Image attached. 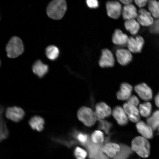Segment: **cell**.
<instances>
[{
  "instance_id": "obj_10",
  "label": "cell",
  "mask_w": 159,
  "mask_h": 159,
  "mask_svg": "<svg viewBox=\"0 0 159 159\" xmlns=\"http://www.w3.org/2000/svg\"><path fill=\"white\" fill-rule=\"evenodd\" d=\"M140 24L143 26H149L153 23V19L151 13L144 9H140L137 17Z\"/></svg>"
},
{
  "instance_id": "obj_2",
  "label": "cell",
  "mask_w": 159,
  "mask_h": 159,
  "mask_svg": "<svg viewBox=\"0 0 159 159\" xmlns=\"http://www.w3.org/2000/svg\"><path fill=\"white\" fill-rule=\"evenodd\" d=\"M6 50L7 57L11 58L21 55L24 51V46L21 39L17 36L11 37L6 45Z\"/></svg>"
},
{
  "instance_id": "obj_1",
  "label": "cell",
  "mask_w": 159,
  "mask_h": 159,
  "mask_svg": "<svg viewBox=\"0 0 159 159\" xmlns=\"http://www.w3.org/2000/svg\"><path fill=\"white\" fill-rule=\"evenodd\" d=\"M67 9V3L64 0H55L51 1L48 5L46 12L48 16L54 20L61 19Z\"/></svg>"
},
{
  "instance_id": "obj_24",
  "label": "cell",
  "mask_w": 159,
  "mask_h": 159,
  "mask_svg": "<svg viewBox=\"0 0 159 159\" xmlns=\"http://www.w3.org/2000/svg\"><path fill=\"white\" fill-rule=\"evenodd\" d=\"M4 108L3 106L1 107L0 109V139L1 141L6 138L9 134V132L7 129L5 122L3 119V114Z\"/></svg>"
},
{
  "instance_id": "obj_28",
  "label": "cell",
  "mask_w": 159,
  "mask_h": 159,
  "mask_svg": "<svg viewBox=\"0 0 159 159\" xmlns=\"http://www.w3.org/2000/svg\"><path fill=\"white\" fill-rule=\"evenodd\" d=\"M120 146V150L113 159H126L132 152L131 149L129 147L124 145Z\"/></svg>"
},
{
  "instance_id": "obj_39",
  "label": "cell",
  "mask_w": 159,
  "mask_h": 159,
  "mask_svg": "<svg viewBox=\"0 0 159 159\" xmlns=\"http://www.w3.org/2000/svg\"></svg>"
},
{
  "instance_id": "obj_32",
  "label": "cell",
  "mask_w": 159,
  "mask_h": 159,
  "mask_svg": "<svg viewBox=\"0 0 159 159\" xmlns=\"http://www.w3.org/2000/svg\"><path fill=\"white\" fill-rule=\"evenodd\" d=\"M99 121V127L103 130L106 133H108L111 128V123L104 120H98Z\"/></svg>"
},
{
  "instance_id": "obj_23",
  "label": "cell",
  "mask_w": 159,
  "mask_h": 159,
  "mask_svg": "<svg viewBox=\"0 0 159 159\" xmlns=\"http://www.w3.org/2000/svg\"><path fill=\"white\" fill-rule=\"evenodd\" d=\"M124 24L126 29L133 35H136L139 30L140 24L135 19L126 20Z\"/></svg>"
},
{
  "instance_id": "obj_29",
  "label": "cell",
  "mask_w": 159,
  "mask_h": 159,
  "mask_svg": "<svg viewBox=\"0 0 159 159\" xmlns=\"http://www.w3.org/2000/svg\"><path fill=\"white\" fill-rule=\"evenodd\" d=\"M152 109L151 103L149 102L140 105L139 110L140 115L143 117H147L150 115Z\"/></svg>"
},
{
  "instance_id": "obj_3",
  "label": "cell",
  "mask_w": 159,
  "mask_h": 159,
  "mask_svg": "<svg viewBox=\"0 0 159 159\" xmlns=\"http://www.w3.org/2000/svg\"><path fill=\"white\" fill-rule=\"evenodd\" d=\"M77 115L79 120L88 127L94 125L97 120L95 112L86 106L81 107L78 111Z\"/></svg>"
},
{
  "instance_id": "obj_34",
  "label": "cell",
  "mask_w": 159,
  "mask_h": 159,
  "mask_svg": "<svg viewBox=\"0 0 159 159\" xmlns=\"http://www.w3.org/2000/svg\"><path fill=\"white\" fill-rule=\"evenodd\" d=\"M127 103L134 106L136 107L139 104V100L135 96L131 95L127 100Z\"/></svg>"
},
{
  "instance_id": "obj_21",
  "label": "cell",
  "mask_w": 159,
  "mask_h": 159,
  "mask_svg": "<svg viewBox=\"0 0 159 159\" xmlns=\"http://www.w3.org/2000/svg\"><path fill=\"white\" fill-rule=\"evenodd\" d=\"M128 37L120 29H116L113 34L112 40L116 45H122L127 43Z\"/></svg>"
},
{
  "instance_id": "obj_37",
  "label": "cell",
  "mask_w": 159,
  "mask_h": 159,
  "mask_svg": "<svg viewBox=\"0 0 159 159\" xmlns=\"http://www.w3.org/2000/svg\"><path fill=\"white\" fill-rule=\"evenodd\" d=\"M155 101L156 105L159 108V92L155 97Z\"/></svg>"
},
{
  "instance_id": "obj_5",
  "label": "cell",
  "mask_w": 159,
  "mask_h": 159,
  "mask_svg": "<svg viewBox=\"0 0 159 159\" xmlns=\"http://www.w3.org/2000/svg\"><path fill=\"white\" fill-rule=\"evenodd\" d=\"M25 115V112L22 108L15 106L8 107L5 112L6 118L15 122H18L22 120Z\"/></svg>"
},
{
  "instance_id": "obj_33",
  "label": "cell",
  "mask_w": 159,
  "mask_h": 159,
  "mask_svg": "<svg viewBox=\"0 0 159 159\" xmlns=\"http://www.w3.org/2000/svg\"><path fill=\"white\" fill-rule=\"evenodd\" d=\"M89 137L87 135L82 132L77 133L76 136L78 140L82 144L85 143L87 141Z\"/></svg>"
},
{
  "instance_id": "obj_38",
  "label": "cell",
  "mask_w": 159,
  "mask_h": 159,
  "mask_svg": "<svg viewBox=\"0 0 159 159\" xmlns=\"http://www.w3.org/2000/svg\"><path fill=\"white\" fill-rule=\"evenodd\" d=\"M120 1L125 5L131 4L132 1L131 0H120Z\"/></svg>"
},
{
  "instance_id": "obj_25",
  "label": "cell",
  "mask_w": 159,
  "mask_h": 159,
  "mask_svg": "<svg viewBox=\"0 0 159 159\" xmlns=\"http://www.w3.org/2000/svg\"><path fill=\"white\" fill-rule=\"evenodd\" d=\"M148 8L152 16L159 18V1L151 0L148 1Z\"/></svg>"
},
{
  "instance_id": "obj_9",
  "label": "cell",
  "mask_w": 159,
  "mask_h": 159,
  "mask_svg": "<svg viewBox=\"0 0 159 159\" xmlns=\"http://www.w3.org/2000/svg\"><path fill=\"white\" fill-rule=\"evenodd\" d=\"M95 112L98 120H104L110 116L112 113L110 107L103 102H98L95 107Z\"/></svg>"
},
{
  "instance_id": "obj_35",
  "label": "cell",
  "mask_w": 159,
  "mask_h": 159,
  "mask_svg": "<svg viewBox=\"0 0 159 159\" xmlns=\"http://www.w3.org/2000/svg\"><path fill=\"white\" fill-rule=\"evenodd\" d=\"M87 6L91 8H95L99 6V3L96 0H87L86 1Z\"/></svg>"
},
{
  "instance_id": "obj_15",
  "label": "cell",
  "mask_w": 159,
  "mask_h": 159,
  "mask_svg": "<svg viewBox=\"0 0 159 159\" xmlns=\"http://www.w3.org/2000/svg\"><path fill=\"white\" fill-rule=\"evenodd\" d=\"M88 150L90 159H95L102 153L101 146L102 144H97L93 143L89 136L87 141L83 144Z\"/></svg>"
},
{
  "instance_id": "obj_6",
  "label": "cell",
  "mask_w": 159,
  "mask_h": 159,
  "mask_svg": "<svg viewBox=\"0 0 159 159\" xmlns=\"http://www.w3.org/2000/svg\"><path fill=\"white\" fill-rule=\"evenodd\" d=\"M106 9L108 16L113 19L119 18L122 12V6L119 2L116 1H107Z\"/></svg>"
},
{
  "instance_id": "obj_17",
  "label": "cell",
  "mask_w": 159,
  "mask_h": 159,
  "mask_svg": "<svg viewBox=\"0 0 159 159\" xmlns=\"http://www.w3.org/2000/svg\"><path fill=\"white\" fill-rule=\"evenodd\" d=\"M33 72L39 78H42L48 72V66L43 63L40 60H37L33 64L32 66Z\"/></svg>"
},
{
  "instance_id": "obj_4",
  "label": "cell",
  "mask_w": 159,
  "mask_h": 159,
  "mask_svg": "<svg viewBox=\"0 0 159 159\" xmlns=\"http://www.w3.org/2000/svg\"><path fill=\"white\" fill-rule=\"evenodd\" d=\"M150 144L146 138L142 137L135 138L132 143V149L139 155L143 157H148L150 153Z\"/></svg>"
},
{
  "instance_id": "obj_19",
  "label": "cell",
  "mask_w": 159,
  "mask_h": 159,
  "mask_svg": "<svg viewBox=\"0 0 159 159\" xmlns=\"http://www.w3.org/2000/svg\"><path fill=\"white\" fill-rule=\"evenodd\" d=\"M138 132L145 138L150 139L153 137L152 129L148 124L142 121H139L136 124Z\"/></svg>"
},
{
  "instance_id": "obj_31",
  "label": "cell",
  "mask_w": 159,
  "mask_h": 159,
  "mask_svg": "<svg viewBox=\"0 0 159 159\" xmlns=\"http://www.w3.org/2000/svg\"><path fill=\"white\" fill-rule=\"evenodd\" d=\"M74 154L77 159H85L87 155V153L84 149L77 147L74 150Z\"/></svg>"
},
{
  "instance_id": "obj_20",
  "label": "cell",
  "mask_w": 159,
  "mask_h": 159,
  "mask_svg": "<svg viewBox=\"0 0 159 159\" xmlns=\"http://www.w3.org/2000/svg\"><path fill=\"white\" fill-rule=\"evenodd\" d=\"M138 12L135 7L131 4L123 6L122 13L123 18L126 21L137 18Z\"/></svg>"
},
{
  "instance_id": "obj_22",
  "label": "cell",
  "mask_w": 159,
  "mask_h": 159,
  "mask_svg": "<svg viewBox=\"0 0 159 159\" xmlns=\"http://www.w3.org/2000/svg\"><path fill=\"white\" fill-rule=\"evenodd\" d=\"M29 123L32 129L41 132L44 128V121L42 117L36 115L31 118Z\"/></svg>"
},
{
  "instance_id": "obj_26",
  "label": "cell",
  "mask_w": 159,
  "mask_h": 159,
  "mask_svg": "<svg viewBox=\"0 0 159 159\" xmlns=\"http://www.w3.org/2000/svg\"><path fill=\"white\" fill-rule=\"evenodd\" d=\"M45 54L47 57L51 60H54L57 58L59 54L58 48L54 45L48 46L45 49Z\"/></svg>"
},
{
  "instance_id": "obj_7",
  "label": "cell",
  "mask_w": 159,
  "mask_h": 159,
  "mask_svg": "<svg viewBox=\"0 0 159 159\" xmlns=\"http://www.w3.org/2000/svg\"><path fill=\"white\" fill-rule=\"evenodd\" d=\"M100 66L102 68L111 67L115 64V59L112 52L105 48L102 51V55L99 61Z\"/></svg>"
},
{
  "instance_id": "obj_18",
  "label": "cell",
  "mask_w": 159,
  "mask_h": 159,
  "mask_svg": "<svg viewBox=\"0 0 159 159\" xmlns=\"http://www.w3.org/2000/svg\"><path fill=\"white\" fill-rule=\"evenodd\" d=\"M132 90V87L130 84L122 83L120 85V90L116 94L117 99L121 100H127L131 96Z\"/></svg>"
},
{
  "instance_id": "obj_11",
  "label": "cell",
  "mask_w": 159,
  "mask_h": 159,
  "mask_svg": "<svg viewBox=\"0 0 159 159\" xmlns=\"http://www.w3.org/2000/svg\"><path fill=\"white\" fill-rule=\"evenodd\" d=\"M135 90L139 96L143 100L148 101L152 97V92L150 88L145 83L136 85Z\"/></svg>"
},
{
  "instance_id": "obj_36",
  "label": "cell",
  "mask_w": 159,
  "mask_h": 159,
  "mask_svg": "<svg viewBox=\"0 0 159 159\" xmlns=\"http://www.w3.org/2000/svg\"><path fill=\"white\" fill-rule=\"evenodd\" d=\"M148 1V0H138L135 1V4L140 8H142L145 6Z\"/></svg>"
},
{
  "instance_id": "obj_16",
  "label": "cell",
  "mask_w": 159,
  "mask_h": 159,
  "mask_svg": "<svg viewBox=\"0 0 159 159\" xmlns=\"http://www.w3.org/2000/svg\"><path fill=\"white\" fill-rule=\"evenodd\" d=\"M117 61L122 65H127L131 61L132 56L130 52L126 49H120L116 52Z\"/></svg>"
},
{
  "instance_id": "obj_27",
  "label": "cell",
  "mask_w": 159,
  "mask_h": 159,
  "mask_svg": "<svg viewBox=\"0 0 159 159\" xmlns=\"http://www.w3.org/2000/svg\"><path fill=\"white\" fill-rule=\"evenodd\" d=\"M148 124L153 130L159 126V110L155 111L147 120Z\"/></svg>"
},
{
  "instance_id": "obj_8",
  "label": "cell",
  "mask_w": 159,
  "mask_h": 159,
  "mask_svg": "<svg viewBox=\"0 0 159 159\" xmlns=\"http://www.w3.org/2000/svg\"><path fill=\"white\" fill-rule=\"evenodd\" d=\"M144 43V40L140 36H138L135 38L130 37L128 38L127 44L128 50L134 53L141 52Z\"/></svg>"
},
{
  "instance_id": "obj_30",
  "label": "cell",
  "mask_w": 159,
  "mask_h": 159,
  "mask_svg": "<svg viewBox=\"0 0 159 159\" xmlns=\"http://www.w3.org/2000/svg\"><path fill=\"white\" fill-rule=\"evenodd\" d=\"M90 138L93 143L97 144H102L104 140L103 133L100 130H96L93 132Z\"/></svg>"
},
{
  "instance_id": "obj_13",
  "label": "cell",
  "mask_w": 159,
  "mask_h": 159,
  "mask_svg": "<svg viewBox=\"0 0 159 159\" xmlns=\"http://www.w3.org/2000/svg\"><path fill=\"white\" fill-rule=\"evenodd\" d=\"M112 114L119 125H124L127 124L128 119L127 116L121 106H115L112 110Z\"/></svg>"
},
{
  "instance_id": "obj_12",
  "label": "cell",
  "mask_w": 159,
  "mask_h": 159,
  "mask_svg": "<svg viewBox=\"0 0 159 159\" xmlns=\"http://www.w3.org/2000/svg\"><path fill=\"white\" fill-rule=\"evenodd\" d=\"M123 108L130 121L134 122L139 121L140 113L136 107L126 102L123 105Z\"/></svg>"
},
{
  "instance_id": "obj_14",
  "label": "cell",
  "mask_w": 159,
  "mask_h": 159,
  "mask_svg": "<svg viewBox=\"0 0 159 159\" xmlns=\"http://www.w3.org/2000/svg\"><path fill=\"white\" fill-rule=\"evenodd\" d=\"M120 146L118 144L112 142H107L102 144L101 150L102 152L107 157L114 158L120 150Z\"/></svg>"
}]
</instances>
